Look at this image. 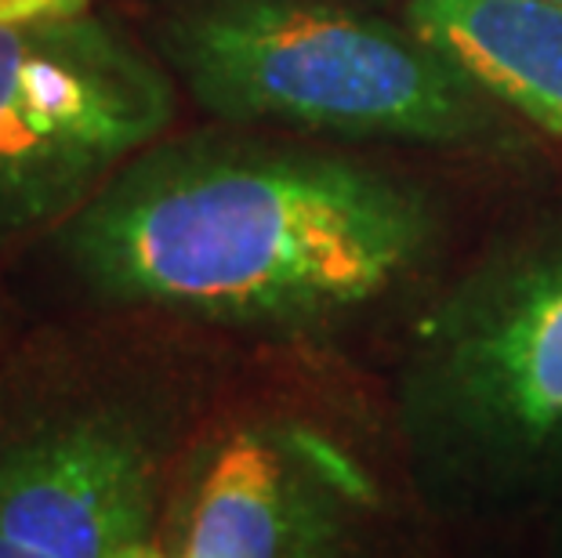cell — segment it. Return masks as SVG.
<instances>
[{"mask_svg":"<svg viewBox=\"0 0 562 558\" xmlns=\"http://www.w3.org/2000/svg\"><path fill=\"white\" fill-rule=\"evenodd\" d=\"M66 251L94 294L283 341H334L403 301L439 254L422 189L261 146L142 152L83 204Z\"/></svg>","mask_w":562,"mask_h":558,"instance_id":"obj_1","label":"cell"},{"mask_svg":"<svg viewBox=\"0 0 562 558\" xmlns=\"http://www.w3.org/2000/svg\"><path fill=\"white\" fill-rule=\"evenodd\" d=\"M392 421L439 529L562 504V221L497 243L422 308Z\"/></svg>","mask_w":562,"mask_h":558,"instance_id":"obj_2","label":"cell"},{"mask_svg":"<svg viewBox=\"0 0 562 558\" xmlns=\"http://www.w3.org/2000/svg\"><path fill=\"white\" fill-rule=\"evenodd\" d=\"M164 52L225 121L425 146L501 135L497 102L411 22L330 0H189L164 22Z\"/></svg>","mask_w":562,"mask_h":558,"instance_id":"obj_3","label":"cell"},{"mask_svg":"<svg viewBox=\"0 0 562 558\" xmlns=\"http://www.w3.org/2000/svg\"><path fill=\"white\" fill-rule=\"evenodd\" d=\"M436 529L396 421L283 407L189 449L153 544L171 558H432Z\"/></svg>","mask_w":562,"mask_h":558,"instance_id":"obj_4","label":"cell"},{"mask_svg":"<svg viewBox=\"0 0 562 558\" xmlns=\"http://www.w3.org/2000/svg\"><path fill=\"white\" fill-rule=\"evenodd\" d=\"M171 116V80L110 22H0V232L77 215Z\"/></svg>","mask_w":562,"mask_h":558,"instance_id":"obj_5","label":"cell"},{"mask_svg":"<svg viewBox=\"0 0 562 558\" xmlns=\"http://www.w3.org/2000/svg\"><path fill=\"white\" fill-rule=\"evenodd\" d=\"M167 486L149 429L80 413L0 457V537L41 558H121L153 540Z\"/></svg>","mask_w":562,"mask_h":558,"instance_id":"obj_6","label":"cell"},{"mask_svg":"<svg viewBox=\"0 0 562 558\" xmlns=\"http://www.w3.org/2000/svg\"><path fill=\"white\" fill-rule=\"evenodd\" d=\"M406 22L497 105L562 141V8L548 0H411Z\"/></svg>","mask_w":562,"mask_h":558,"instance_id":"obj_7","label":"cell"},{"mask_svg":"<svg viewBox=\"0 0 562 558\" xmlns=\"http://www.w3.org/2000/svg\"><path fill=\"white\" fill-rule=\"evenodd\" d=\"M91 0H0V22H30V19H63L88 11Z\"/></svg>","mask_w":562,"mask_h":558,"instance_id":"obj_8","label":"cell"},{"mask_svg":"<svg viewBox=\"0 0 562 558\" xmlns=\"http://www.w3.org/2000/svg\"><path fill=\"white\" fill-rule=\"evenodd\" d=\"M0 558H41V555L19 548V544H11L8 537H0Z\"/></svg>","mask_w":562,"mask_h":558,"instance_id":"obj_9","label":"cell"},{"mask_svg":"<svg viewBox=\"0 0 562 558\" xmlns=\"http://www.w3.org/2000/svg\"><path fill=\"white\" fill-rule=\"evenodd\" d=\"M552 558H562V529L555 533V544H552Z\"/></svg>","mask_w":562,"mask_h":558,"instance_id":"obj_10","label":"cell"},{"mask_svg":"<svg viewBox=\"0 0 562 558\" xmlns=\"http://www.w3.org/2000/svg\"><path fill=\"white\" fill-rule=\"evenodd\" d=\"M548 4H559L562 8V0H548Z\"/></svg>","mask_w":562,"mask_h":558,"instance_id":"obj_11","label":"cell"}]
</instances>
